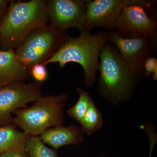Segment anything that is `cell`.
I'll list each match as a JSON object with an SVG mask.
<instances>
[{
    "instance_id": "obj_14",
    "label": "cell",
    "mask_w": 157,
    "mask_h": 157,
    "mask_svg": "<svg viewBox=\"0 0 157 157\" xmlns=\"http://www.w3.org/2000/svg\"><path fill=\"white\" fill-rule=\"evenodd\" d=\"M82 133L90 135L100 128L103 124L102 114L96 107L94 101L91 103L81 122Z\"/></svg>"
},
{
    "instance_id": "obj_8",
    "label": "cell",
    "mask_w": 157,
    "mask_h": 157,
    "mask_svg": "<svg viewBox=\"0 0 157 157\" xmlns=\"http://www.w3.org/2000/svg\"><path fill=\"white\" fill-rule=\"evenodd\" d=\"M42 97L39 83L13 82L0 89V123L11 121V113L26 108L28 103Z\"/></svg>"
},
{
    "instance_id": "obj_1",
    "label": "cell",
    "mask_w": 157,
    "mask_h": 157,
    "mask_svg": "<svg viewBox=\"0 0 157 157\" xmlns=\"http://www.w3.org/2000/svg\"><path fill=\"white\" fill-rule=\"evenodd\" d=\"M107 41V33L101 31L91 35L89 31L81 32L76 38H68L56 52L43 64L57 63L62 68L69 63L81 65L84 70L85 84L92 85L95 81L101 51Z\"/></svg>"
},
{
    "instance_id": "obj_13",
    "label": "cell",
    "mask_w": 157,
    "mask_h": 157,
    "mask_svg": "<svg viewBox=\"0 0 157 157\" xmlns=\"http://www.w3.org/2000/svg\"><path fill=\"white\" fill-rule=\"evenodd\" d=\"M31 135L20 132L11 126L0 128V155L15 151L25 154V145Z\"/></svg>"
},
{
    "instance_id": "obj_22",
    "label": "cell",
    "mask_w": 157,
    "mask_h": 157,
    "mask_svg": "<svg viewBox=\"0 0 157 157\" xmlns=\"http://www.w3.org/2000/svg\"><path fill=\"white\" fill-rule=\"evenodd\" d=\"M151 76L154 80H157V68L154 71L153 73L152 74Z\"/></svg>"
},
{
    "instance_id": "obj_21",
    "label": "cell",
    "mask_w": 157,
    "mask_h": 157,
    "mask_svg": "<svg viewBox=\"0 0 157 157\" xmlns=\"http://www.w3.org/2000/svg\"><path fill=\"white\" fill-rule=\"evenodd\" d=\"M8 1L0 0V14L2 13L4 9L6 8V5L8 4Z\"/></svg>"
},
{
    "instance_id": "obj_6",
    "label": "cell",
    "mask_w": 157,
    "mask_h": 157,
    "mask_svg": "<svg viewBox=\"0 0 157 157\" xmlns=\"http://www.w3.org/2000/svg\"><path fill=\"white\" fill-rule=\"evenodd\" d=\"M62 32L46 26L33 31L16 51L20 60L26 67L39 63L56 46L63 45L68 39Z\"/></svg>"
},
{
    "instance_id": "obj_2",
    "label": "cell",
    "mask_w": 157,
    "mask_h": 157,
    "mask_svg": "<svg viewBox=\"0 0 157 157\" xmlns=\"http://www.w3.org/2000/svg\"><path fill=\"white\" fill-rule=\"evenodd\" d=\"M99 58L100 94L114 103L128 99L138 76L124 61L117 48L109 43L104 44Z\"/></svg>"
},
{
    "instance_id": "obj_19",
    "label": "cell",
    "mask_w": 157,
    "mask_h": 157,
    "mask_svg": "<svg viewBox=\"0 0 157 157\" xmlns=\"http://www.w3.org/2000/svg\"><path fill=\"white\" fill-rule=\"evenodd\" d=\"M145 132L148 135L149 140L150 151L148 157H152L154 147L157 142V135L154 130L151 128L147 129Z\"/></svg>"
},
{
    "instance_id": "obj_15",
    "label": "cell",
    "mask_w": 157,
    "mask_h": 157,
    "mask_svg": "<svg viewBox=\"0 0 157 157\" xmlns=\"http://www.w3.org/2000/svg\"><path fill=\"white\" fill-rule=\"evenodd\" d=\"M77 90L79 95L78 101L67 113L69 116L80 123L93 100L87 92L80 88H78Z\"/></svg>"
},
{
    "instance_id": "obj_9",
    "label": "cell",
    "mask_w": 157,
    "mask_h": 157,
    "mask_svg": "<svg viewBox=\"0 0 157 157\" xmlns=\"http://www.w3.org/2000/svg\"><path fill=\"white\" fill-rule=\"evenodd\" d=\"M87 1L52 0L47 6L48 16L54 28L63 31L75 28L85 31Z\"/></svg>"
},
{
    "instance_id": "obj_18",
    "label": "cell",
    "mask_w": 157,
    "mask_h": 157,
    "mask_svg": "<svg viewBox=\"0 0 157 157\" xmlns=\"http://www.w3.org/2000/svg\"><path fill=\"white\" fill-rule=\"evenodd\" d=\"M157 68V59L154 57H148L145 60L144 65V76H151Z\"/></svg>"
},
{
    "instance_id": "obj_11",
    "label": "cell",
    "mask_w": 157,
    "mask_h": 157,
    "mask_svg": "<svg viewBox=\"0 0 157 157\" xmlns=\"http://www.w3.org/2000/svg\"><path fill=\"white\" fill-rule=\"evenodd\" d=\"M27 76V67L13 48L0 51V86L20 82Z\"/></svg>"
},
{
    "instance_id": "obj_7",
    "label": "cell",
    "mask_w": 157,
    "mask_h": 157,
    "mask_svg": "<svg viewBox=\"0 0 157 157\" xmlns=\"http://www.w3.org/2000/svg\"><path fill=\"white\" fill-rule=\"evenodd\" d=\"M155 40V37L122 38L113 29L107 33V41L115 45L124 61L138 77L144 75V62L152 52Z\"/></svg>"
},
{
    "instance_id": "obj_3",
    "label": "cell",
    "mask_w": 157,
    "mask_h": 157,
    "mask_svg": "<svg viewBox=\"0 0 157 157\" xmlns=\"http://www.w3.org/2000/svg\"><path fill=\"white\" fill-rule=\"evenodd\" d=\"M47 17L44 1L12 2L0 26V39L9 48H18L33 31L46 26Z\"/></svg>"
},
{
    "instance_id": "obj_4",
    "label": "cell",
    "mask_w": 157,
    "mask_h": 157,
    "mask_svg": "<svg viewBox=\"0 0 157 157\" xmlns=\"http://www.w3.org/2000/svg\"><path fill=\"white\" fill-rule=\"evenodd\" d=\"M67 99L65 94L42 97L31 107L15 110L11 122L31 136L41 135L50 127L62 126Z\"/></svg>"
},
{
    "instance_id": "obj_12",
    "label": "cell",
    "mask_w": 157,
    "mask_h": 157,
    "mask_svg": "<svg viewBox=\"0 0 157 157\" xmlns=\"http://www.w3.org/2000/svg\"><path fill=\"white\" fill-rule=\"evenodd\" d=\"M39 137L43 143L49 144L56 149L65 145L78 144L83 140L81 129L73 124L47 129Z\"/></svg>"
},
{
    "instance_id": "obj_20",
    "label": "cell",
    "mask_w": 157,
    "mask_h": 157,
    "mask_svg": "<svg viewBox=\"0 0 157 157\" xmlns=\"http://www.w3.org/2000/svg\"><path fill=\"white\" fill-rule=\"evenodd\" d=\"M0 157H27L25 156V154L15 151H11L6 152L0 155Z\"/></svg>"
},
{
    "instance_id": "obj_17",
    "label": "cell",
    "mask_w": 157,
    "mask_h": 157,
    "mask_svg": "<svg viewBox=\"0 0 157 157\" xmlns=\"http://www.w3.org/2000/svg\"><path fill=\"white\" fill-rule=\"evenodd\" d=\"M33 78L39 82L46 80L48 76V71L43 63H37L32 67L31 71Z\"/></svg>"
},
{
    "instance_id": "obj_5",
    "label": "cell",
    "mask_w": 157,
    "mask_h": 157,
    "mask_svg": "<svg viewBox=\"0 0 157 157\" xmlns=\"http://www.w3.org/2000/svg\"><path fill=\"white\" fill-rule=\"evenodd\" d=\"M151 5L145 1H125L114 27L117 34L126 39L156 37V21L146 12L147 7L150 9Z\"/></svg>"
},
{
    "instance_id": "obj_10",
    "label": "cell",
    "mask_w": 157,
    "mask_h": 157,
    "mask_svg": "<svg viewBox=\"0 0 157 157\" xmlns=\"http://www.w3.org/2000/svg\"><path fill=\"white\" fill-rule=\"evenodd\" d=\"M125 4L121 0L87 1L85 31L100 27L113 30Z\"/></svg>"
},
{
    "instance_id": "obj_16",
    "label": "cell",
    "mask_w": 157,
    "mask_h": 157,
    "mask_svg": "<svg viewBox=\"0 0 157 157\" xmlns=\"http://www.w3.org/2000/svg\"><path fill=\"white\" fill-rule=\"evenodd\" d=\"M30 157H58L56 152L45 146L38 136H31L25 145Z\"/></svg>"
}]
</instances>
